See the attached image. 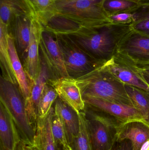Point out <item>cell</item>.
<instances>
[{
  "label": "cell",
  "instance_id": "23",
  "mask_svg": "<svg viewBox=\"0 0 149 150\" xmlns=\"http://www.w3.org/2000/svg\"><path fill=\"white\" fill-rule=\"evenodd\" d=\"M80 127L78 134L70 144L71 150H92L84 111L78 113Z\"/></svg>",
  "mask_w": 149,
  "mask_h": 150
},
{
  "label": "cell",
  "instance_id": "33",
  "mask_svg": "<svg viewBox=\"0 0 149 150\" xmlns=\"http://www.w3.org/2000/svg\"><path fill=\"white\" fill-rule=\"evenodd\" d=\"M149 149V140L145 142L141 148L140 150H148Z\"/></svg>",
  "mask_w": 149,
  "mask_h": 150
},
{
  "label": "cell",
  "instance_id": "2",
  "mask_svg": "<svg viewBox=\"0 0 149 150\" xmlns=\"http://www.w3.org/2000/svg\"><path fill=\"white\" fill-rule=\"evenodd\" d=\"M73 79L80 88L83 98L94 97L134 106L125 84L102 67Z\"/></svg>",
  "mask_w": 149,
  "mask_h": 150
},
{
  "label": "cell",
  "instance_id": "26",
  "mask_svg": "<svg viewBox=\"0 0 149 150\" xmlns=\"http://www.w3.org/2000/svg\"><path fill=\"white\" fill-rule=\"evenodd\" d=\"M31 4L36 17L45 14L51 8L55 0H29Z\"/></svg>",
  "mask_w": 149,
  "mask_h": 150
},
{
  "label": "cell",
  "instance_id": "29",
  "mask_svg": "<svg viewBox=\"0 0 149 150\" xmlns=\"http://www.w3.org/2000/svg\"><path fill=\"white\" fill-rule=\"evenodd\" d=\"M137 33L149 37V19L143 20L134 26Z\"/></svg>",
  "mask_w": 149,
  "mask_h": 150
},
{
  "label": "cell",
  "instance_id": "14",
  "mask_svg": "<svg viewBox=\"0 0 149 150\" xmlns=\"http://www.w3.org/2000/svg\"><path fill=\"white\" fill-rule=\"evenodd\" d=\"M21 142L20 135L13 119L0 103L1 150H16Z\"/></svg>",
  "mask_w": 149,
  "mask_h": 150
},
{
  "label": "cell",
  "instance_id": "16",
  "mask_svg": "<svg viewBox=\"0 0 149 150\" xmlns=\"http://www.w3.org/2000/svg\"><path fill=\"white\" fill-rule=\"evenodd\" d=\"M17 16L36 17L29 0H0V21L9 26L13 19Z\"/></svg>",
  "mask_w": 149,
  "mask_h": 150
},
{
  "label": "cell",
  "instance_id": "3",
  "mask_svg": "<svg viewBox=\"0 0 149 150\" xmlns=\"http://www.w3.org/2000/svg\"><path fill=\"white\" fill-rule=\"evenodd\" d=\"M0 101L13 119L21 141L33 146L36 136L26 110L25 100L17 85L0 79Z\"/></svg>",
  "mask_w": 149,
  "mask_h": 150
},
{
  "label": "cell",
  "instance_id": "6",
  "mask_svg": "<svg viewBox=\"0 0 149 150\" xmlns=\"http://www.w3.org/2000/svg\"><path fill=\"white\" fill-rule=\"evenodd\" d=\"M70 77L78 78L102 67L106 62L94 58L67 35H55Z\"/></svg>",
  "mask_w": 149,
  "mask_h": 150
},
{
  "label": "cell",
  "instance_id": "24",
  "mask_svg": "<svg viewBox=\"0 0 149 150\" xmlns=\"http://www.w3.org/2000/svg\"><path fill=\"white\" fill-rule=\"evenodd\" d=\"M58 96L55 89L48 83L45 85L41 94L37 106V119H44L49 114L52 104Z\"/></svg>",
  "mask_w": 149,
  "mask_h": 150
},
{
  "label": "cell",
  "instance_id": "1",
  "mask_svg": "<svg viewBox=\"0 0 149 150\" xmlns=\"http://www.w3.org/2000/svg\"><path fill=\"white\" fill-rule=\"evenodd\" d=\"M101 0H55L42 24L54 35L72 36L100 28Z\"/></svg>",
  "mask_w": 149,
  "mask_h": 150
},
{
  "label": "cell",
  "instance_id": "8",
  "mask_svg": "<svg viewBox=\"0 0 149 150\" xmlns=\"http://www.w3.org/2000/svg\"><path fill=\"white\" fill-rule=\"evenodd\" d=\"M116 53L136 67L149 66V37L137 32L126 35Z\"/></svg>",
  "mask_w": 149,
  "mask_h": 150
},
{
  "label": "cell",
  "instance_id": "11",
  "mask_svg": "<svg viewBox=\"0 0 149 150\" xmlns=\"http://www.w3.org/2000/svg\"><path fill=\"white\" fill-rule=\"evenodd\" d=\"M83 98L87 107L104 112L122 123L134 120L143 121L141 114L134 106L121 105L94 97H84Z\"/></svg>",
  "mask_w": 149,
  "mask_h": 150
},
{
  "label": "cell",
  "instance_id": "21",
  "mask_svg": "<svg viewBox=\"0 0 149 150\" xmlns=\"http://www.w3.org/2000/svg\"><path fill=\"white\" fill-rule=\"evenodd\" d=\"M9 30L8 25L0 21V65L2 72L1 76L5 80L18 85L9 53Z\"/></svg>",
  "mask_w": 149,
  "mask_h": 150
},
{
  "label": "cell",
  "instance_id": "32",
  "mask_svg": "<svg viewBox=\"0 0 149 150\" xmlns=\"http://www.w3.org/2000/svg\"><path fill=\"white\" fill-rule=\"evenodd\" d=\"M140 71L141 72V75L143 79L145 81V83H147L149 87V74L145 73L144 71L141 70H140Z\"/></svg>",
  "mask_w": 149,
  "mask_h": 150
},
{
  "label": "cell",
  "instance_id": "4",
  "mask_svg": "<svg viewBox=\"0 0 149 150\" xmlns=\"http://www.w3.org/2000/svg\"><path fill=\"white\" fill-rule=\"evenodd\" d=\"M126 36L122 32L103 27L68 36L94 58L106 62L116 54Z\"/></svg>",
  "mask_w": 149,
  "mask_h": 150
},
{
  "label": "cell",
  "instance_id": "36",
  "mask_svg": "<svg viewBox=\"0 0 149 150\" xmlns=\"http://www.w3.org/2000/svg\"></svg>",
  "mask_w": 149,
  "mask_h": 150
},
{
  "label": "cell",
  "instance_id": "35",
  "mask_svg": "<svg viewBox=\"0 0 149 150\" xmlns=\"http://www.w3.org/2000/svg\"><path fill=\"white\" fill-rule=\"evenodd\" d=\"M147 19H149V12L148 16L145 17V19L144 20H147Z\"/></svg>",
  "mask_w": 149,
  "mask_h": 150
},
{
  "label": "cell",
  "instance_id": "22",
  "mask_svg": "<svg viewBox=\"0 0 149 150\" xmlns=\"http://www.w3.org/2000/svg\"><path fill=\"white\" fill-rule=\"evenodd\" d=\"M134 107L141 114L143 121L149 126V93L135 86L125 84Z\"/></svg>",
  "mask_w": 149,
  "mask_h": 150
},
{
  "label": "cell",
  "instance_id": "5",
  "mask_svg": "<svg viewBox=\"0 0 149 150\" xmlns=\"http://www.w3.org/2000/svg\"><path fill=\"white\" fill-rule=\"evenodd\" d=\"M92 150H110L122 124L114 117L85 106V110Z\"/></svg>",
  "mask_w": 149,
  "mask_h": 150
},
{
  "label": "cell",
  "instance_id": "18",
  "mask_svg": "<svg viewBox=\"0 0 149 150\" xmlns=\"http://www.w3.org/2000/svg\"><path fill=\"white\" fill-rule=\"evenodd\" d=\"M54 108L63 122L70 145L79 131L78 113L59 98L55 101Z\"/></svg>",
  "mask_w": 149,
  "mask_h": 150
},
{
  "label": "cell",
  "instance_id": "28",
  "mask_svg": "<svg viewBox=\"0 0 149 150\" xmlns=\"http://www.w3.org/2000/svg\"><path fill=\"white\" fill-rule=\"evenodd\" d=\"M110 150H134V147L132 142L129 139H117Z\"/></svg>",
  "mask_w": 149,
  "mask_h": 150
},
{
  "label": "cell",
  "instance_id": "12",
  "mask_svg": "<svg viewBox=\"0 0 149 150\" xmlns=\"http://www.w3.org/2000/svg\"><path fill=\"white\" fill-rule=\"evenodd\" d=\"M48 83L55 89L58 98L71 107L78 113L85 110V101L80 88L73 78L64 77L57 79H50Z\"/></svg>",
  "mask_w": 149,
  "mask_h": 150
},
{
  "label": "cell",
  "instance_id": "30",
  "mask_svg": "<svg viewBox=\"0 0 149 150\" xmlns=\"http://www.w3.org/2000/svg\"><path fill=\"white\" fill-rule=\"evenodd\" d=\"M132 16V15L129 13H123L115 15L112 18L113 21L116 22H125L129 20Z\"/></svg>",
  "mask_w": 149,
  "mask_h": 150
},
{
  "label": "cell",
  "instance_id": "19",
  "mask_svg": "<svg viewBox=\"0 0 149 150\" xmlns=\"http://www.w3.org/2000/svg\"><path fill=\"white\" fill-rule=\"evenodd\" d=\"M33 18L25 16H16L9 26V28L11 27L13 31V33H11L17 51L23 57L27 52L29 44L31 21Z\"/></svg>",
  "mask_w": 149,
  "mask_h": 150
},
{
  "label": "cell",
  "instance_id": "15",
  "mask_svg": "<svg viewBox=\"0 0 149 150\" xmlns=\"http://www.w3.org/2000/svg\"><path fill=\"white\" fill-rule=\"evenodd\" d=\"M125 139L131 141L134 150H141L143 144L149 140V126L141 120L123 123L119 129L117 139Z\"/></svg>",
  "mask_w": 149,
  "mask_h": 150
},
{
  "label": "cell",
  "instance_id": "13",
  "mask_svg": "<svg viewBox=\"0 0 149 150\" xmlns=\"http://www.w3.org/2000/svg\"><path fill=\"white\" fill-rule=\"evenodd\" d=\"M50 79L51 76L49 70L41 57L39 74L35 80L32 81L29 97L28 100L25 101L28 115L35 130L37 120V113L38 101L45 86Z\"/></svg>",
  "mask_w": 149,
  "mask_h": 150
},
{
  "label": "cell",
  "instance_id": "9",
  "mask_svg": "<svg viewBox=\"0 0 149 150\" xmlns=\"http://www.w3.org/2000/svg\"><path fill=\"white\" fill-rule=\"evenodd\" d=\"M102 67L125 85L135 86L149 93V87L143 79L140 70L116 53Z\"/></svg>",
  "mask_w": 149,
  "mask_h": 150
},
{
  "label": "cell",
  "instance_id": "34",
  "mask_svg": "<svg viewBox=\"0 0 149 150\" xmlns=\"http://www.w3.org/2000/svg\"><path fill=\"white\" fill-rule=\"evenodd\" d=\"M136 68H137L139 70L144 71L145 73L149 74V66H145V67H139Z\"/></svg>",
  "mask_w": 149,
  "mask_h": 150
},
{
  "label": "cell",
  "instance_id": "17",
  "mask_svg": "<svg viewBox=\"0 0 149 150\" xmlns=\"http://www.w3.org/2000/svg\"><path fill=\"white\" fill-rule=\"evenodd\" d=\"M9 53L14 74L16 78L19 90L26 101L29 98L31 88V80L27 76L23 66L18 57L12 33L9 32L8 37Z\"/></svg>",
  "mask_w": 149,
  "mask_h": 150
},
{
  "label": "cell",
  "instance_id": "25",
  "mask_svg": "<svg viewBox=\"0 0 149 150\" xmlns=\"http://www.w3.org/2000/svg\"><path fill=\"white\" fill-rule=\"evenodd\" d=\"M51 130L57 150H71L63 122L55 111L52 120Z\"/></svg>",
  "mask_w": 149,
  "mask_h": 150
},
{
  "label": "cell",
  "instance_id": "20",
  "mask_svg": "<svg viewBox=\"0 0 149 150\" xmlns=\"http://www.w3.org/2000/svg\"><path fill=\"white\" fill-rule=\"evenodd\" d=\"M54 108H52L45 118L38 119L33 146L36 150H57L51 130Z\"/></svg>",
  "mask_w": 149,
  "mask_h": 150
},
{
  "label": "cell",
  "instance_id": "7",
  "mask_svg": "<svg viewBox=\"0 0 149 150\" xmlns=\"http://www.w3.org/2000/svg\"><path fill=\"white\" fill-rule=\"evenodd\" d=\"M40 52L50 75L51 79L70 77L64 57L54 34L44 30L40 43Z\"/></svg>",
  "mask_w": 149,
  "mask_h": 150
},
{
  "label": "cell",
  "instance_id": "10",
  "mask_svg": "<svg viewBox=\"0 0 149 150\" xmlns=\"http://www.w3.org/2000/svg\"><path fill=\"white\" fill-rule=\"evenodd\" d=\"M43 25L36 17L31 19L29 47L24 58V68L31 82L35 80L40 70L41 57L40 43L43 32Z\"/></svg>",
  "mask_w": 149,
  "mask_h": 150
},
{
  "label": "cell",
  "instance_id": "31",
  "mask_svg": "<svg viewBox=\"0 0 149 150\" xmlns=\"http://www.w3.org/2000/svg\"><path fill=\"white\" fill-rule=\"evenodd\" d=\"M16 150H36L33 146L25 143L21 141L17 148Z\"/></svg>",
  "mask_w": 149,
  "mask_h": 150
},
{
  "label": "cell",
  "instance_id": "27",
  "mask_svg": "<svg viewBox=\"0 0 149 150\" xmlns=\"http://www.w3.org/2000/svg\"><path fill=\"white\" fill-rule=\"evenodd\" d=\"M133 3L124 0H111L106 2L105 6L107 8L112 10L117 11L125 9L130 8Z\"/></svg>",
  "mask_w": 149,
  "mask_h": 150
}]
</instances>
